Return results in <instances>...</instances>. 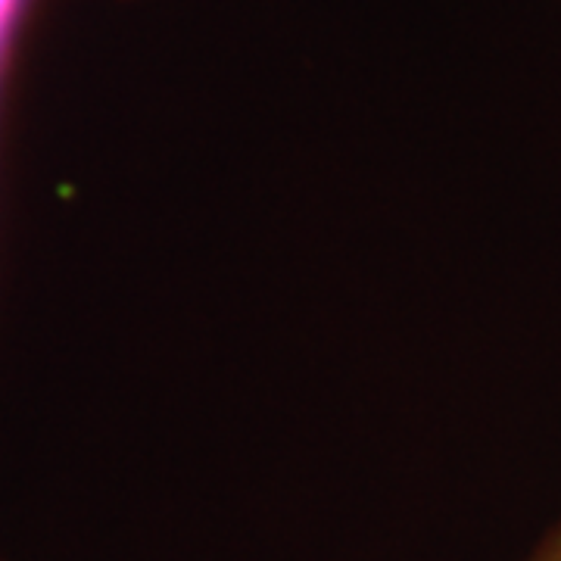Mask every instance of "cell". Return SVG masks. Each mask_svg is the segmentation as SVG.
Wrapping results in <instances>:
<instances>
[{
	"label": "cell",
	"instance_id": "6da1fadb",
	"mask_svg": "<svg viewBox=\"0 0 561 561\" xmlns=\"http://www.w3.org/2000/svg\"><path fill=\"white\" fill-rule=\"evenodd\" d=\"M530 561H561V527L552 534V537H549V540L542 542L540 552H537Z\"/></svg>",
	"mask_w": 561,
	"mask_h": 561
}]
</instances>
